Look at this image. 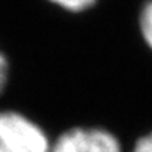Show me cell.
I'll return each mask as SVG.
<instances>
[{"label":"cell","mask_w":152,"mask_h":152,"mask_svg":"<svg viewBox=\"0 0 152 152\" xmlns=\"http://www.w3.org/2000/svg\"><path fill=\"white\" fill-rule=\"evenodd\" d=\"M50 151V142L37 124L18 112H0V152Z\"/></svg>","instance_id":"1"},{"label":"cell","mask_w":152,"mask_h":152,"mask_svg":"<svg viewBox=\"0 0 152 152\" xmlns=\"http://www.w3.org/2000/svg\"><path fill=\"white\" fill-rule=\"evenodd\" d=\"M50 152H121V146L106 130L72 129L58 137Z\"/></svg>","instance_id":"2"},{"label":"cell","mask_w":152,"mask_h":152,"mask_svg":"<svg viewBox=\"0 0 152 152\" xmlns=\"http://www.w3.org/2000/svg\"><path fill=\"white\" fill-rule=\"evenodd\" d=\"M140 30L143 34V39L152 49V0L148 1L140 13Z\"/></svg>","instance_id":"3"},{"label":"cell","mask_w":152,"mask_h":152,"mask_svg":"<svg viewBox=\"0 0 152 152\" xmlns=\"http://www.w3.org/2000/svg\"><path fill=\"white\" fill-rule=\"evenodd\" d=\"M50 1L68 9V10L78 12V10H84V9L90 7L96 0H50Z\"/></svg>","instance_id":"4"},{"label":"cell","mask_w":152,"mask_h":152,"mask_svg":"<svg viewBox=\"0 0 152 152\" xmlns=\"http://www.w3.org/2000/svg\"><path fill=\"white\" fill-rule=\"evenodd\" d=\"M133 152H152V133L139 139Z\"/></svg>","instance_id":"5"},{"label":"cell","mask_w":152,"mask_h":152,"mask_svg":"<svg viewBox=\"0 0 152 152\" xmlns=\"http://www.w3.org/2000/svg\"><path fill=\"white\" fill-rule=\"evenodd\" d=\"M6 80H7V61L0 53V92L3 90V87L6 84Z\"/></svg>","instance_id":"6"}]
</instances>
